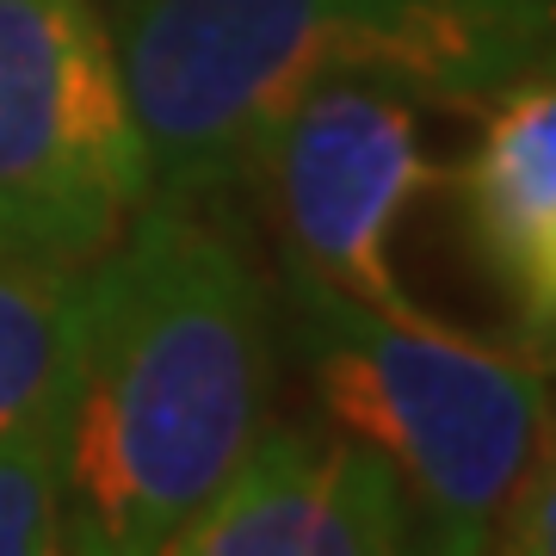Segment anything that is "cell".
Masks as SVG:
<instances>
[{"mask_svg":"<svg viewBox=\"0 0 556 556\" xmlns=\"http://www.w3.org/2000/svg\"><path fill=\"white\" fill-rule=\"evenodd\" d=\"M285 285L321 408L396 470L415 507V551H495V519L532 452L551 371L433 316H383L309 278Z\"/></svg>","mask_w":556,"mask_h":556,"instance_id":"3","label":"cell"},{"mask_svg":"<svg viewBox=\"0 0 556 556\" xmlns=\"http://www.w3.org/2000/svg\"><path fill=\"white\" fill-rule=\"evenodd\" d=\"M415 551V507L365 439L328 427H260L217 495L167 556H390Z\"/></svg>","mask_w":556,"mask_h":556,"instance_id":"6","label":"cell"},{"mask_svg":"<svg viewBox=\"0 0 556 556\" xmlns=\"http://www.w3.org/2000/svg\"><path fill=\"white\" fill-rule=\"evenodd\" d=\"M273 402V298L199 204L149 199L75 273L62 551L167 556Z\"/></svg>","mask_w":556,"mask_h":556,"instance_id":"1","label":"cell"},{"mask_svg":"<svg viewBox=\"0 0 556 556\" xmlns=\"http://www.w3.org/2000/svg\"><path fill=\"white\" fill-rule=\"evenodd\" d=\"M112 43L155 199L248 179L260 137L316 80L495 100L556 68V0H112Z\"/></svg>","mask_w":556,"mask_h":556,"instance_id":"2","label":"cell"},{"mask_svg":"<svg viewBox=\"0 0 556 556\" xmlns=\"http://www.w3.org/2000/svg\"><path fill=\"white\" fill-rule=\"evenodd\" d=\"M248 186L273 199L291 278L383 316H427L390 260L402 217L439 186L408 93L353 75L316 80L260 137Z\"/></svg>","mask_w":556,"mask_h":556,"instance_id":"5","label":"cell"},{"mask_svg":"<svg viewBox=\"0 0 556 556\" xmlns=\"http://www.w3.org/2000/svg\"><path fill=\"white\" fill-rule=\"evenodd\" d=\"M495 551L507 556H556V371L544 378L532 452L519 464L514 495L495 519Z\"/></svg>","mask_w":556,"mask_h":556,"instance_id":"10","label":"cell"},{"mask_svg":"<svg viewBox=\"0 0 556 556\" xmlns=\"http://www.w3.org/2000/svg\"><path fill=\"white\" fill-rule=\"evenodd\" d=\"M155 199L100 0H0V260L80 273Z\"/></svg>","mask_w":556,"mask_h":556,"instance_id":"4","label":"cell"},{"mask_svg":"<svg viewBox=\"0 0 556 556\" xmlns=\"http://www.w3.org/2000/svg\"><path fill=\"white\" fill-rule=\"evenodd\" d=\"M457 204L482 273L514 309V353L556 371V68L495 93Z\"/></svg>","mask_w":556,"mask_h":556,"instance_id":"7","label":"cell"},{"mask_svg":"<svg viewBox=\"0 0 556 556\" xmlns=\"http://www.w3.org/2000/svg\"><path fill=\"white\" fill-rule=\"evenodd\" d=\"M62 408L68 390L0 427V556L62 551Z\"/></svg>","mask_w":556,"mask_h":556,"instance_id":"9","label":"cell"},{"mask_svg":"<svg viewBox=\"0 0 556 556\" xmlns=\"http://www.w3.org/2000/svg\"><path fill=\"white\" fill-rule=\"evenodd\" d=\"M75 353V273L0 266V427L68 390Z\"/></svg>","mask_w":556,"mask_h":556,"instance_id":"8","label":"cell"},{"mask_svg":"<svg viewBox=\"0 0 556 556\" xmlns=\"http://www.w3.org/2000/svg\"><path fill=\"white\" fill-rule=\"evenodd\" d=\"M0 266H7V260H0Z\"/></svg>","mask_w":556,"mask_h":556,"instance_id":"11","label":"cell"}]
</instances>
